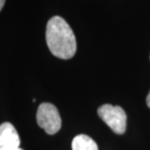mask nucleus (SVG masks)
Here are the masks:
<instances>
[{"label": "nucleus", "mask_w": 150, "mask_h": 150, "mask_svg": "<svg viewBox=\"0 0 150 150\" xmlns=\"http://www.w3.org/2000/svg\"><path fill=\"white\" fill-rule=\"evenodd\" d=\"M146 103H147L148 107L150 108V91L149 93V94H148V96H147V98H146Z\"/></svg>", "instance_id": "423d86ee"}, {"label": "nucleus", "mask_w": 150, "mask_h": 150, "mask_svg": "<svg viewBox=\"0 0 150 150\" xmlns=\"http://www.w3.org/2000/svg\"><path fill=\"white\" fill-rule=\"evenodd\" d=\"M17 150H23V149H20V148H19V149H18Z\"/></svg>", "instance_id": "6e6552de"}, {"label": "nucleus", "mask_w": 150, "mask_h": 150, "mask_svg": "<svg viewBox=\"0 0 150 150\" xmlns=\"http://www.w3.org/2000/svg\"><path fill=\"white\" fill-rule=\"evenodd\" d=\"M4 4H5V0H0V11L2 10Z\"/></svg>", "instance_id": "0eeeda50"}, {"label": "nucleus", "mask_w": 150, "mask_h": 150, "mask_svg": "<svg viewBox=\"0 0 150 150\" xmlns=\"http://www.w3.org/2000/svg\"><path fill=\"white\" fill-rule=\"evenodd\" d=\"M36 118L38 125L48 134H56L61 129L62 120L59 110L50 103H43L39 105Z\"/></svg>", "instance_id": "7ed1b4c3"}, {"label": "nucleus", "mask_w": 150, "mask_h": 150, "mask_svg": "<svg viewBox=\"0 0 150 150\" xmlns=\"http://www.w3.org/2000/svg\"><path fill=\"white\" fill-rule=\"evenodd\" d=\"M46 42L50 52L59 59H71L77 50L74 33L69 23L60 16H54L48 20Z\"/></svg>", "instance_id": "f257e3e1"}, {"label": "nucleus", "mask_w": 150, "mask_h": 150, "mask_svg": "<svg viewBox=\"0 0 150 150\" xmlns=\"http://www.w3.org/2000/svg\"><path fill=\"white\" fill-rule=\"evenodd\" d=\"M149 59H150V55H149Z\"/></svg>", "instance_id": "1a4fd4ad"}, {"label": "nucleus", "mask_w": 150, "mask_h": 150, "mask_svg": "<svg viewBox=\"0 0 150 150\" xmlns=\"http://www.w3.org/2000/svg\"><path fill=\"white\" fill-rule=\"evenodd\" d=\"M73 150H98L94 140L85 134H79L72 142Z\"/></svg>", "instance_id": "39448f33"}, {"label": "nucleus", "mask_w": 150, "mask_h": 150, "mask_svg": "<svg viewBox=\"0 0 150 150\" xmlns=\"http://www.w3.org/2000/svg\"><path fill=\"white\" fill-rule=\"evenodd\" d=\"M98 114L115 134H124L127 126V115L120 106L103 104L98 108Z\"/></svg>", "instance_id": "f03ea898"}, {"label": "nucleus", "mask_w": 150, "mask_h": 150, "mask_svg": "<svg viewBox=\"0 0 150 150\" xmlns=\"http://www.w3.org/2000/svg\"><path fill=\"white\" fill-rule=\"evenodd\" d=\"M20 138L16 129L8 122L0 125V150H17L19 149Z\"/></svg>", "instance_id": "20e7f679"}]
</instances>
